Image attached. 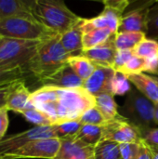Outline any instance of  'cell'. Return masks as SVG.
Here are the masks:
<instances>
[{"instance_id": "1", "label": "cell", "mask_w": 158, "mask_h": 159, "mask_svg": "<svg viewBox=\"0 0 158 159\" xmlns=\"http://www.w3.org/2000/svg\"><path fill=\"white\" fill-rule=\"evenodd\" d=\"M30 103L47 114L55 124L78 121L95 106V97L84 88L60 89L43 86L31 93Z\"/></svg>"}, {"instance_id": "2", "label": "cell", "mask_w": 158, "mask_h": 159, "mask_svg": "<svg viewBox=\"0 0 158 159\" xmlns=\"http://www.w3.org/2000/svg\"><path fill=\"white\" fill-rule=\"evenodd\" d=\"M31 10L39 23L59 35L76 26L82 20L61 0L32 1Z\"/></svg>"}, {"instance_id": "3", "label": "cell", "mask_w": 158, "mask_h": 159, "mask_svg": "<svg viewBox=\"0 0 158 159\" xmlns=\"http://www.w3.org/2000/svg\"><path fill=\"white\" fill-rule=\"evenodd\" d=\"M71 56L62 48L60 35L42 40L27 69L40 81L65 65Z\"/></svg>"}, {"instance_id": "4", "label": "cell", "mask_w": 158, "mask_h": 159, "mask_svg": "<svg viewBox=\"0 0 158 159\" xmlns=\"http://www.w3.org/2000/svg\"><path fill=\"white\" fill-rule=\"evenodd\" d=\"M154 112L155 103L138 89H132L128 93L124 104L118 110L119 116L138 127L141 130L156 128Z\"/></svg>"}, {"instance_id": "5", "label": "cell", "mask_w": 158, "mask_h": 159, "mask_svg": "<svg viewBox=\"0 0 158 159\" xmlns=\"http://www.w3.org/2000/svg\"><path fill=\"white\" fill-rule=\"evenodd\" d=\"M40 42L1 37L0 69L21 68L25 71Z\"/></svg>"}, {"instance_id": "6", "label": "cell", "mask_w": 158, "mask_h": 159, "mask_svg": "<svg viewBox=\"0 0 158 159\" xmlns=\"http://www.w3.org/2000/svg\"><path fill=\"white\" fill-rule=\"evenodd\" d=\"M59 35L35 20L8 18L0 20V37L42 41Z\"/></svg>"}, {"instance_id": "7", "label": "cell", "mask_w": 158, "mask_h": 159, "mask_svg": "<svg viewBox=\"0 0 158 159\" xmlns=\"http://www.w3.org/2000/svg\"><path fill=\"white\" fill-rule=\"evenodd\" d=\"M102 3L103 10L98 16L91 19L82 18L80 20L79 27L83 34L96 29H109L114 34H117L120 20L129 2L127 0H106Z\"/></svg>"}, {"instance_id": "8", "label": "cell", "mask_w": 158, "mask_h": 159, "mask_svg": "<svg viewBox=\"0 0 158 159\" xmlns=\"http://www.w3.org/2000/svg\"><path fill=\"white\" fill-rule=\"evenodd\" d=\"M102 139L118 144L128 143H141L142 141L141 129L121 116L106 121L102 126Z\"/></svg>"}, {"instance_id": "9", "label": "cell", "mask_w": 158, "mask_h": 159, "mask_svg": "<svg viewBox=\"0 0 158 159\" xmlns=\"http://www.w3.org/2000/svg\"><path fill=\"white\" fill-rule=\"evenodd\" d=\"M61 148V140L58 138L43 139L31 142L24 146L2 155L3 159L43 158L54 159Z\"/></svg>"}, {"instance_id": "10", "label": "cell", "mask_w": 158, "mask_h": 159, "mask_svg": "<svg viewBox=\"0 0 158 159\" xmlns=\"http://www.w3.org/2000/svg\"><path fill=\"white\" fill-rule=\"evenodd\" d=\"M57 138L53 126H35L23 132L11 135L0 141V155L13 152L25 144L38 140Z\"/></svg>"}, {"instance_id": "11", "label": "cell", "mask_w": 158, "mask_h": 159, "mask_svg": "<svg viewBox=\"0 0 158 159\" xmlns=\"http://www.w3.org/2000/svg\"><path fill=\"white\" fill-rule=\"evenodd\" d=\"M154 2H146L137 8L129 10L124 14L120 20L117 33L124 32H142L147 33L148 13Z\"/></svg>"}, {"instance_id": "12", "label": "cell", "mask_w": 158, "mask_h": 159, "mask_svg": "<svg viewBox=\"0 0 158 159\" xmlns=\"http://www.w3.org/2000/svg\"><path fill=\"white\" fill-rule=\"evenodd\" d=\"M61 140V148L54 159H92L94 147L74 137H69Z\"/></svg>"}, {"instance_id": "13", "label": "cell", "mask_w": 158, "mask_h": 159, "mask_svg": "<svg viewBox=\"0 0 158 159\" xmlns=\"http://www.w3.org/2000/svg\"><path fill=\"white\" fill-rule=\"evenodd\" d=\"M115 34H113L105 43L102 44L101 46H98L94 48L83 50L80 56L88 59L95 65L113 68L115 54L117 51L115 45Z\"/></svg>"}, {"instance_id": "14", "label": "cell", "mask_w": 158, "mask_h": 159, "mask_svg": "<svg viewBox=\"0 0 158 159\" xmlns=\"http://www.w3.org/2000/svg\"><path fill=\"white\" fill-rule=\"evenodd\" d=\"M39 82L43 86L55 87L60 89H76L83 88L84 86L83 80H81L76 75V74L68 63L63 65L53 75L40 80Z\"/></svg>"}, {"instance_id": "15", "label": "cell", "mask_w": 158, "mask_h": 159, "mask_svg": "<svg viewBox=\"0 0 158 159\" xmlns=\"http://www.w3.org/2000/svg\"><path fill=\"white\" fill-rule=\"evenodd\" d=\"M115 73V71L113 68L97 65L94 73L84 82L83 88L93 96L110 93V85Z\"/></svg>"}, {"instance_id": "16", "label": "cell", "mask_w": 158, "mask_h": 159, "mask_svg": "<svg viewBox=\"0 0 158 159\" xmlns=\"http://www.w3.org/2000/svg\"><path fill=\"white\" fill-rule=\"evenodd\" d=\"M31 2L24 0H0V20L8 18L35 20L32 14Z\"/></svg>"}, {"instance_id": "17", "label": "cell", "mask_w": 158, "mask_h": 159, "mask_svg": "<svg viewBox=\"0 0 158 159\" xmlns=\"http://www.w3.org/2000/svg\"><path fill=\"white\" fill-rule=\"evenodd\" d=\"M31 93L32 92H30L26 88L24 80L17 82L7 100L6 108L7 111H13L21 114L27 108L30 102Z\"/></svg>"}, {"instance_id": "18", "label": "cell", "mask_w": 158, "mask_h": 159, "mask_svg": "<svg viewBox=\"0 0 158 159\" xmlns=\"http://www.w3.org/2000/svg\"><path fill=\"white\" fill-rule=\"evenodd\" d=\"M127 76L129 82L132 83L141 93L154 103H158V85L154 81L152 76L143 73Z\"/></svg>"}, {"instance_id": "19", "label": "cell", "mask_w": 158, "mask_h": 159, "mask_svg": "<svg viewBox=\"0 0 158 159\" xmlns=\"http://www.w3.org/2000/svg\"><path fill=\"white\" fill-rule=\"evenodd\" d=\"M82 36L83 33L80 30L79 23L71 30L60 35V41L62 48L71 57L81 55L83 51Z\"/></svg>"}, {"instance_id": "20", "label": "cell", "mask_w": 158, "mask_h": 159, "mask_svg": "<svg viewBox=\"0 0 158 159\" xmlns=\"http://www.w3.org/2000/svg\"><path fill=\"white\" fill-rule=\"evenodd\" d=\"M95 97V106L102 113L106 121L115 118L118 114V106L115 101L114 95L110 93H102Z\"/></svg>"}, {"instance_id": "21", "label": "cell", "mask_w": 158, "mask_h": 159, "mask_svg": "<svg viewBox=\"0 0 158 159\" xmlns=\"http://www.w3.org/2000/svg\"><path fill=\"white\" fill-rule=\"evenodd\" d=\"M146 34L142 32H124L117 33L115 38V45L119 49H133L142 41L146 39Z\"/></svg>"}, {"instance_id": "22", "label": "cell", "mask_w": 158, "mask_h": 159, "mask_svg": "<svg viewBox=\"0 0 158 159\" xmlns=\"http://www.w3.org/2000/svg\"><path fill=\"white\" fill-rule=\"evenodd\" d=\"M67 63L71 66L76 75L81 80H83V82H85L90 77L97 66L91 61L82 56L71 57L68 60Z\"/></svg>"}, {"instance_id": "23", "label": "cell", "mask_w": 158, "mask_h": 159, "mask_svg": "<svg viewBox=\"0 0 158 159\" xmlns=\"http://www.w3.org/2000/svg\"><path fill=\"white\" fill-rule=\"evenodd\" d=\"M113 34H114L109 29H96L83 34V50L94 48L98 46H101L102 44L105 43Z\"/></svg>"}, {"instance_id": "24", "label": "cell", "mask_w": 158, "mask_h": 159, "mask_svg": "<svg viewBox=\"0 0 158 159\" xmlns=\"http://www.w3.org/2000/svg\"><path fill=\"white\" fill-rule=\"evenodd\" d=\"M92 159H122L119 144L106 140H102L95 147Z\"/></svg>"}, {"instance_id": "25", "label": "cell", "mask_w": 158, "mask_h": 159, "mask_svg": "<svg viewBox=\"0 0 158 159\" xmlns=\"http://www.w3.org/2000/svg\"><path fill=\"white\" fill-rule=\"evenodd\" d=\"M74 138L88 145L96 146L102 139V126L82 125Z\"/></svg>"}, {"instance_id": "26", "label": "cell", "mask_w": 158, "mask_h": 159, "mask_svg": "<svg viewBox=\"0 0 158 159\" xmlns=\"http://www.w3.org/2000/svg\"><path fill=\"white\" fill-rule=\"evenodd\" d=\"M20 115H22L27 121L34 124L35 126H53L54 125V122L47 114L35 108L30 102L27 108Z\"/></svg>"}, {"instance_id": "27", "label": "cell", "mask_w": 158, "mask_h": 159, "mask_svg": "<svg viewBox=\"0 0 158 159\" xmlns=\"http://www.w3.org/2000/svg\"><path fill=\"white\" fill-rule=\"evenodd\" d=\"M131 90L130 82L128 76L118 71H115L110 85V93L112 95H125Z\"/></svg>"}, {"instance_id": "28", "label": "cell", "mask_w": 158, "mask_h": 159, "mask_svg": "<svg viewBox=\"0 0 158 159\" xmlns=\"http://www.w3.org/2000/svg\"><path fill=\"white\" fill-rule=\"evenodd\" d=\"M132 52L133 55L145 60L158 55V41L156 39L146 38L134 48Z\"/></svg>"}, {"instance_id": "29", "label": "cell", "mask_w": 158, "mask_h": 159, "mask_svg": "<svg viewBox=\"0 0 158 159\" xmlns=\"http://www.w3.org/2000/svg\"><path fill=\"white\" fill-rule=\"evenodd\" d=\"M79 121H66L53 125V129L58 139L74 137L81 128Z\"/></svg>"}, {"instance_id": "30", "label": "cell", "mask_w": 158, "mask_h": 159, "mask_svg": "<svg viewBox=\"0 0 158 159\" xmlns=\"http://www.w3.org/2000/svg\"><path fill=\"white\" fill-rule=\"evenodd\" d=\"M81 125H93V126H102L106 120L98 110L96 106L86 111L78 120Z\"/></svg>"}, {"instance_id": "31", "label": "cell", "mask_w": 158, "mask_h": 159, "mask_svg": "<svg viewBox=\"0 0 158 159\" xmlns=\"http://www.w3.org/2000/svg\"><path fill=\"white\" fill-rule=\"evenodd\" d=\"M25 71L21 68L0 69V87L3 85L24 80Z\"/></svg>"}, {"instance_id": "32", "label": "cell", "mask_w": 158, "mask_h": 159, "mask_svg": "<svg viewBox=\"0 0 158 159\" xmlns=\"http://www.w3.org/2000/svg\"><path fill=\"white\" fill-rule=\"evenodd\" d=\"M144 71H145V59L133 55L132 58L127 62V64L118 72H121L126 75H130L142 74Z\"/></svg>"}, {"instance_id": "33", "label": "cell", "mask_w": 158, "mask_h": 159, "mask_svg": "<svg viewBox=\"0 0 158 159\" xmlns=\"http://www.w3.org/2000/svg\"><path fill=\"white\" fill-rule=\"evenodd\" d=\"M146 36L151 39L158 37V3L153 5L149 9Z\"/></svg>"}, {"instance_id": "34", "label": "cell", "mask_w": 158, "mask_h": 159, "mask_svg": "<svg viewBox=\"0 0 158 159\" xmlns=\"http://www.w3.org/2000/svg\"><path fill=\"white\" fill-rule=\"evenodd\" d=\"M119 150L122 159H138L140 153V143H120Z\"/></svg>"}, {"instance_id": "35", "label": "cell", "mask_w": 158, "mask_h": 159, "mask_svg": "<svg viewBox=\"0 0 158 159\" xmlns=\"http://www.w3.org/2000/svg\"><path fill=\"white\" fill-rule=\"evenodd\" d=\"M133 52L132 49H119L116 51L115 61L113 64V69L115 71H120L127 62L132 58Z\"/></svg>"}, {"instance_id": "36", "label": "cell", "mask_w": 158, "mask_h": 159, "mask_svg": "<svg viewBox=\"0 0 158 159\" xmlns=\"http://www.w3.org/2000/svg\"><path fill=\"white\" fill-rule=\"evenodd\" d=\"M141 131L143 142H145L149 146L158 147V128L146 129Z\"/></svg>"}, {"instance_id": "37", "label": "cell", "mask_w": 158, "mask_h": 159, "mask_svg": "<svg viewBox=\"0 0 158 159\" xmlns=\"http://www.w3.org/2000/svg\"><path fill=\"white\" fill-rule=\"evenodd\" d=\"M7 109L6 107L0 109V141L4 139L8 127V116Z\"/></svg>"}, {"instance_id": "38", "label": "cell", "mask_w": 158, "mask_h": 159, "mask_svg": "<svg viewBox=\"0 0 158 159\" xmlns=\"http://www.w3.org/2000/svg\"><path fill=\"white\" fill-rule=\"evenodd\" d=\"M16 83L17 82H14V83L3 85V86L0 87V109L6 107V103H7V97H8L9 93L11 92V90H12V89H13V87L15 86Z\"/></svg>"}, {"instance_id": "39", "label": "cell", "mask_w": 158, "mask_h": 159, "mask_svg": "<svg viewBox=\"0 0 158 159\" xmlns=\"http://www.w3.org/2000/svg\"><path fill=\"white\" fill-rule=\"evenodd\" d=\"M154 158V153L152 151V148L143 141L140 143V153L138 159H153Z\"/></svg>"}, {"instance_id": "40", "label": "cell", "mask_w": 158, "mask_h": 159, "mask_svg": "<svg viewBox=\"0 0 158 159\" xmlns=\"http://www.w3.org/2000/svg\"><path fill=\"white\" fill-rule=\"evenodd\" d=\"M158 70V55L151 57L145 60V71L149 73H157Z\"/></svg>"}, {"instance_id": "41", "label": "cell", "mask_w": 158, "mask_h": 159, "mask_svg": "<svg viewBox=\"0 0 158 159\" xmlns=\"http://www.w3.org/2000/svg\"><path fill=\"white\" fill-rule=\"evenodd\" d=\"M154 115H155V122H156V125H158V103H155V112H154Z\"/></svg>"}, {"instance_id": "42", "label": "cell", "mask_w": 158, "mask_h": 159, "mask_svg": "<svg viewBox=\"0 0 158 159\" xmlns=\"http://www.w3.org/2000/svg\"><path fill=\"white\" fill-rule=\"evenodd\" d=\"M150 147L152 148V151L154 153V158L153 159H158V147H152V146H150Z\"/></svg>"}, {"instance_id": "43", "label": "cell", "mask_w": 158, "mask_h": 159, "mask_svg": "<svg viewBox=\"0 0 158 159\" xmlns=\"http://www.w3.org/2000/svg\"><path fill=\"white\" fill-rule=\"evenodd\" d=\"M152 77H153L154 81H155V82H156V83L158 85V76H152Z\"/></svg>"}, {"instance_id": "44", "label": "cell", "mask_w": 158, "mask_h": 159, "mask_svg": "<svg viewBox=\"0 0 158 159\" xmlns=\"http://www.w3.org/2000/svg\"><path fill=\"white\" fill-rule=\"evenodd\" d=\"M0 159H3V157H2V156L0 155Z\"/></svg>"}, {"instance_id": "45", "label": "cell", "mask_w": 158, "mask_h": 159, "mask_svg": "<svg viewBox=\"0 0 158 159\" xmlns=\"http://www.w3.org/2000/svg\"><path fill=\"white\" fill-rule=\"evenodd\" d=\"M156 40H157V41H158V37H157V38H156Z\"/></svg>"}, {"instance_id": "46", "label": "cell", "mask_w": 158, "mask_h": 159, "mask_svg": "<svg viewBox=\"0 0 158 159\" xmlns=\"http://www.w3.org/2000/svg\"><path fill=\"white\" fill-rule=\"evenodd\" d=\"M0 41H1V37H0Z\"/></svg>"}]
</instances>
